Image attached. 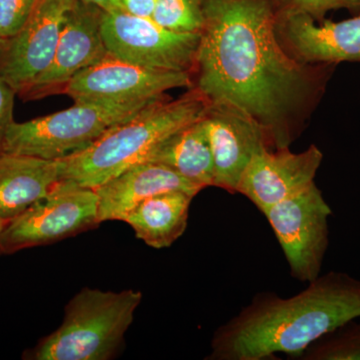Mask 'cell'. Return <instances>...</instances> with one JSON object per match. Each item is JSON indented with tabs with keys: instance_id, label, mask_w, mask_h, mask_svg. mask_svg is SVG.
I'll list each match as a JSON object with an SVG mask.
<instances>
[{
	"instance_id": "6da1fadb",
	"label": "cell",
	"mask_w": 360,
	"mask_h": 360,
	"mask_svg": "<svg viewBox=\"0 0 360 360\" xmlns=\"http://www.w3.org/2000/svg\"><path fill=\"white\" fill-rule=\"evenodd\" d=\"M205 27L193 86L210 103L245 111L272 149L304 129L336 65H303L283 49L270 0H201Z\"/></svg>"
},
{
	"instance_id": "7a4b0ae2",
	"label": "cell",
	"mask_w": 360,
	"mask_h": 360,
	"mask_svg": "<svg viewBox=\"0 0 360 360\" xmlns=\"http://www.w3.org/2000/svg\"><path fill=\"white\" fill-rule=\"evenodd\" d=\"M360 317V281L345 272L319 276L291 297L259 292L215 330L208 360H264L303 350Z\"/></svg>"
},
{
	"instance_id": "3957f363",
	"label": "cell",
	"mask_w": 360,
	"mask_h": 360,
	"mask_svg": "<svg viewBox=\"0 0 360 360\" xmlns=\"http://www.w3.org/2000/svg\"><path fill=\"white\" fill-rule=\"evenodd\" d=\"M208 104L194 87L176 99L161 96L111 127L89 148L58 160L59 179L96 188L146 161L161 141L202 117Z\"/></svg>"
},
{
	"instance_id": "277c9868",
	"label": "cell",
	"mask_w": 360,
	"mask_h": 360,
	"mask_svg": "<svg viewBox=\"0 0 360 360\" xmlns=\"http://www.w3.org/2000/svg\"><path fill=\"white\" fill-rule=\"evenodd\" d=\"M141 291L84 288L68 303L63 323L25 359L108 360L118 352L141 304Z\"/></svg>"
},
{
	"instance_id": "5b68a950",
	"label": "cell",
	"mask_w": 360,
	"mask_h": 360,
	"mask_svg": "<svg viewBox=\"0 0 360 360\" xmlns=\"http://www.w3.org/2000/svg\"><path fill=\"white\" fill-rule=\"evenodd\" d=\"M160 97L124 103H75L52 115L14 122L7 131L2 153L61 160L89 148L111 127Z\"/></svg>"
},
{
	"instance_id": "8992f818",
	"label": "cell",
	"mask_w": 360,
	"mask_h": 360,
	"mask_svg": "<svg viewBox=\"0 0 360 360\" xmlns=\"http://www.w3.org/2000/svg\"><path fill=\"white\" fill-rule=\"evenodd\" d=\"M99 224L96 189L59 179L46 195L4 225L0 250L2 255H11L51 245Z\"/></svg>"
},
{
	"instance_id": "52a82bcc",
	"label": "cell",
	"mask_w": 360,
	"mask_h": 360,
	"mask_svg": "<svg viewBox=\"0 0 360 360\" xmlns=\"http://www.w3.org/2000/svg\"><path fill=\"white\" fill-rule=\"evenodd\" d=\"M331 214L315 182L264 212L293 278L309 283L321 276L329 246Z\"/></svg>"
},
{
	"instance_id": "ba28073f",
	"label": "cell",
	"mask_w": 360,
	"mask_h": 360,
	"mask_svg": "<svg viewBox=\"0 0 360 360\" xmlns=\"http://www.w3.org/2000/svg\"><path fill=\"white\" fill-rule=\"evenodd\" d=\"M101 32L110 56L153 70L193 73L201 33L172 32L123 11H103Z\"/></svg>"
},
{
	"instance_id": "9c48e42d",
	"label": "cell",
	"mask_w": 360,
	"mask_h": 360,
	"mask_svg": "<svg viewBox=\"0 0 360 360\" xmlns=\"http://www.w3.org/2000/svg\"><path fill=\"white\" fill-rule=\"evenodd\" d=\"M193 86V75L153 70L108 54L78 73L63 94L75 103H124L165 96L167 90Z\"/></svg>"
},
{
	"instance_id": "30bf717a",
	"label": "cell",
	"mask_w": 360,
	"mask_h": 360,
	"mask_svg": "<svg viewBox=\"0 0 360 360\" xmlns=\"http://www.w3.org/2000/svg\"><path fill=\"white\" fill-rule=\"evenodd\" d=\"M77 0H39L20 32L0 46V77L20 96L51 65Z\"/></svg>"
},
{
	"instance_id": "8fae6325",
	"label": "cell",
	"mask_w": 360,
	"mask_h": 360,
	"mask_svg": "<svg viewBox=\"0 0 360 360\" xmlns=\"http://www.w3.org/2000/svg\"><path fill=\"white\" fill-rule=\"evenodd\" d=\"M103 13L94 4L77 0L66 18L51 65L21 99L37 101L63 94L73 77L108 56L101 32Z\"/></svg>"
},
{
	"instance_id": "7c38bea8",
	"label": "cell",
	"mask_w": 360,
	"mask_h": 360,
	"mask_svg": "<svg viewBox=\"0 0 360 360\" xmlns=\"http://www.w3.org/2000/svg\"><path fill=\"white\" fill-rule=\"evenodd\" d=\"M205 122L214 165V186L238 193L250 161L264 149H272L264 129L229 103H210Z\"/></svg>"
},
{
	"instance_id": "4fadbf2b",
	"label": "cell",
	"mask_w": 360,
	"mask_h": 360,
	"mask_svg": "<svg viewBox=\"0 0 360 360\" xmlns=\"http://www.w3.org/2000/svg\"><path fill=\"white\" fill-rule=\"evenodd\" d=\"M323 160L321 149L310 146L300 153L290 148L264 149L246 168L238 193L264 214L269 207L307 188L314 182Z\"/></svg>"
},
{
	"instance_id": "5bb4252c",
	"label": "cell",
	"mask_w": 360,
	"mask_h": 360,
	"mask_svg": "<svg viewBox=\"0 0 360 360\" xmlns=\"http://www.w3.org/2000/svg\"><path fill=\"white\" fill-rule=\"evenodd\" d=\"M276 33L286 52L303 65L360 63V13L333 22L305 14L276 15Z\"/></svg>"
},
{
	"instance_id": "9a60e30c",
	"label": "cell",
	"mask_w": 360,
	"mask_h": 360,
	"mask_svg": "<svg viewBox=\"0 0 360 360\" xmlns=\"http://www.w3.org/2000/svg\"><path fill=\"white\" fill-rule=\"evenodd\" d=\"M99 221L120 220L142 200L168 191H184L196 195L200 187L176 174L172 168L143 161L97 186Z\"/></svg>"
},
{
	"instance_id": "2e32d148",
	"label": "cell",
	"mask_w": 360,
	"mask_h": 360,
	"mask_svg": "<svg viewBox=\"0 0 360 360\" xmlns=\"http://www.w3.org/2000/svg\"><path fill=\"white\" fill-rule=\"evenodd\" d=\"M58 180V160L0 153V221L6 225L16 219Z\"/></svg>"
},
{
	"instance_id": "e0dca14e",
	"label": "cell",
	"mask_w": 360,
	"mask_h": 360,
	"mask_svg": "<svg viewBox=\"0 0 360 360\" xmlns=\"http://www.w3.org/2000/svg\"><path fill=\"white\" fill-rule=\"evenodd\" d=\"M193 194L168 191L142 200L122 221L134 229L137 238L161 250L174 245L186 231Z\"/></svg>"
},
{
	"instance_id": "ac0fdd59",
	"label": "cell",
	"mask_w": 360,
	"mask_h": 360,
	"mask_svg": "<svg viewBox=\"0 0 360 360\" xmlns=\"http://www.w3.org/2000/svg\"><path fill=\"white\" fill-rule=\"evenodd\" d=\"M146 161L172 168L201 189L214 186V165L205 115L161 141Z\"/></svg>"
},
{
	"instance_id": "d6986e66",
	"label": "cell",
	"mask_w": 360,
	"mask_h": 360,
	"mask_svg": "<svg viewBox=\"0 0 360 360\" xmlns=\"http://www.w3.org/2000/svg\"><path fill=\"white\" fill-rule=\"evenodd\" d=\"M298 360H360V324L350 321L321 336Z\"/></svg>"
},
{
	"instance_id": "ffe728a7",
	"label": "cell",
	"mask_w": 360,
	"mask_h": 360,
	"mask_svg": "<svg viewBox=\"0 0 360 360\" xmlns=\"http://www.w3.org/2000/svg\"><path fill=\"white\" fill-rule=\"evenodd\" d=\"M151 20L181 33H201L205 21L201 0H156Z\"/></svg>"
},
{
	"instance_id": "44dd1931",
	"label": "cell",
	"mask_w": 360,
	"mask_h": 360,
	"mask_svg": "<svg viewBox=\"0 0 360 360\" xmlns=\"http://www.w3.org/2000/svg\"><path fill=\"white\" fill-rule=\"evenodd\" d=\"M276 15L305 14L315 21H322L328 11L335 9H355L360 7L357 0H270Z\"/></svg>"
},
{
	"instance_id": "7402d4cb",
	"label": "cell",
	"mask_w": 360,
	"mask_h": 360,
	"mask_svg": "<svg viewBox=\"0 0 360 360\" xmlns=\"http://www.w3.org/2000/svg\"><path fill=\"white\" fill-rule=\"evenodd\" d=\"M39 0H0V37L8 39L25 25Z\"/></svg>"
},
{
	"instance_id": "603a6c76",
	"label": "cell",
	"mask_w": 360,
	"mask_h": 360,
	"mask_svg": "<svg viewBox=\"0 0 360 360\" xmlns=\"http://www.w3.org/2000/svg\"><path fill=\"white\" fill-rule=\"evenodd\" d=\"M15 91L0 77V153L9 127L14 122L13 110Z\"/></svg>"
},
{
	"instance_id": "cb8c5ba5",
	"label": "cell",
	"mask_w": 360,
	"mask_h": 360,
	"mask_svg": "<svg viewBox=\"0 0 360 360\" xmlns=\"http://www.w3.org/2000/svg\"><path fill=\"white\" fill-rule=\"evenodd\" d=\"M120 11L151 18L156 4V0H115Z\"/></svg>"
},
{
	"instance_id": "d4e9b609",
	"label": "cell",
	"mask_w": 360,
	"mask_h": 360,
	"mask_svg": "<svg viewBox=\"0 0 360 360\" xmlns=\"http://www.w3.org/2000/svg\"><path fill=\"white\" fill-rule=\"evenodd\" d=\"M80 1H84L85 4H94V6L99 7V8L103 9L106 13L120 11L115 0H80Z\"/></svg>"
},
{
	"instance_id": "484cf974",
	"label": "cell",
	"mask_w": 360,
	"mask_h": 360,
	"mask_svg": "<svg viewBox=\"0 0 360 360\" xmlns=\"http://www.w3.org/2000/svg\"><path fill=\"white\" fill-rule=\"evenodd\" d=\"M4 224H2L1 221H0V234H1L2 229H4ZM2 255L1 250H0V255Z\"/></svg>"
},
{
	"instance_id": "4316f807",
	"label": "cell",
	"mask_w": 360,
	"mask_h": 360,
	"mask_svg": "<svg viewBox=\"0 0 360 360\" xmlns=\"http://www.w3.org/2000/svg\"><path fill=\"white\" fill-rule=\"evenodd\" d=\"M2 40H4V39H2L1 37H0V46H1Z\"/></svg>"
},
{
	"instance_id": "83f0119b",
	"label": "cell",
	"mask_w": 360,
	"mask_h": 360,
	"mask_svg": "<svg viewBox=\"0 0 360 360\" xmlns=\"http://www.w3.org/2000/svg\"><path fill=\"white\" fill-rule=\"evenodd\" d=\"M357 1H359V4H360V0H357Z\"/></svg>"
}]
</instances>
